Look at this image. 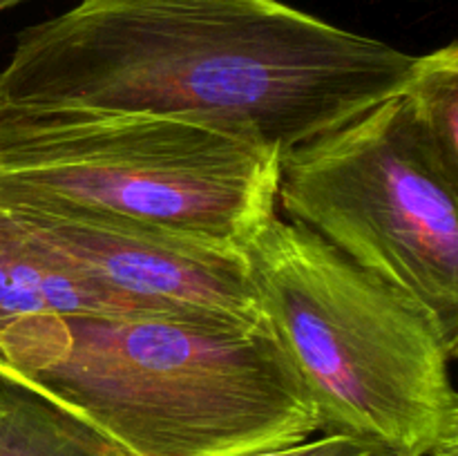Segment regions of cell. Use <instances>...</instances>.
<instances>
[{
    "label": "cell",
    "instance_id": "1",
    "mask_svg": "<svg viewBox=\"0 0 458 456\" xmlns=\"http://www.w3.org/2000/svg\"><path fill=\"white\" fill-rule=\"evenodd\" d=\"M416 63L282 0H76L18 34L0 110L186 121L282 159L403 94Z\"/></svg>",
    "mask_w": 458,
    "mask_h": 456
},
{
    "label": "cell",
    "instance_id": "2",
    "mask_svg": "<svg viewBox=\"0 0 458 456\" xmlns=\"http://www.w3.org/2000/svg\"><path fill=\"white\" fill-rule=\"evenodd\" d=\"M0 380L128 456H244L320 434L316 405L268 322L18 317L0 325Z\"/></svg>",
    "mask_w": 458,
    "mask_h": 456
},
{
    "label": "cell",
    "instance_id": "3",
    "mask_svg": "<svg viewBox=\"0 0 458 456\" xmlns=\"http://www.w3.org/2000/svg\"><path fill=\"white\" fill-rule=\"evenodd\" d=\"M242 253L264 320L316 405L320 434L410 456L458 450L456 351L432 311L277 213Z\"/></svg>",
    "mask_w": 458,
    "mask_h": 456
},
{
    "label": "cell",
    "instance_id": "4",
    "mask_svg": "<svg viewBox=\"0 0 458 456\" xmlns=\"http://www.w3.org/2000/svg\"><path fill=\"white\" fill-rule=\"evenodd\" d=\"M280 156L159 116L0 110V201L52 204L242 249L277 213Z\"/></svg>",
    "mask_w": 458,
    "mask_h": 456
},
{
    "label": "cell",
    "instance_id": "5",
    "mask_svg": "<svg viewBox=\"0 0 458 456\" xmlns=\"http://www.w3.org/2000/svg\"><path fill=\"white\" fill-rule=\"evenodd\" d=\"M458 170L403 94L280 159L277 210L423 304L458 353Z\"/></svg>",
    "mask_w": 458,
    "mask_h": 456
},
{
    "label": "cell",
    "instance_id": "6",
    "mask_svg": "<svg viewBox=\"0 0 458 456\" xmlns=\"http://www.w3.org/2000/svg\"><path fill=\"white\" fill-rule=\"evenodd\" d=\"M76 275L161 313L262 325L242 249L52 204L0 201Z\"/></svg>",
    "mask_w": 458,
    "mask_h": 456
},
{
    "label": "cell",
    "instance_id": "7",
    "mask_svg": "<svg viewBox=\"0 0 458 456\" xmlns=\"http://www.w3.org/2000/svg\"><path fill=\"white\" fill-rule=\"evenodd\" d=\"M161 313L119 298L38 244L0 204V325L34 316H146Z\"/></svg>",
    "mask_w": 458,
    "mask_h": 456
},
{
    "label": "cell",
    "instance_id": "8",
    "mask_svg": "<svg viewBox=\"0 0 458 456\" xmlns=\"http://www.w3.org/2000/svg\"><path fill=\"white\" fill-rule=\"evenodd\" d=\"M0 456H128L45 398L0 380Z\"/></svg>",
    "mask_w": 458,
    "mask_h": 456
},
{
    "label": "cell",
    "instance_id": "9",
    "mask_svg": "<svg viewBox=\"0 0 458 456\" xmlns=\"http://www.w3.org/2000/svg\"><path fill=\"white\" fill-rule=\"evenodd\" d=\"M403 97L443 161L458 170V45L420 54Z\"/></svg>",
    "mask_w": 458,
    "mask_h": 456
},
{
    "label": "cell",
    "instance_id": "10",
    "mask_svg": "<svg viewBox=\"0 0 458 456\" xmlns=\"http://www.w3.org/2000/svg\"><path fill=\"white\" fill-rule=\"evenodd\" d=\"M387 447L349 434H320L289 445L268 447L244 456H387Z\"/></svg>",
    "mask_w": 458,
    "mask_h": 456
},
{
    "label": "cell",
    "instance_id": "11",
    "mask_svg": "<svg viewBox=\"0 0 458 456\" xmlns=\"http://www.w3.org/2000/svg\"><path fill=\"white\" fill-rule=\"evenodd\" d=\"M18 3H22V0H0V12H3V9L13 7V4H18Z\"/></svg>",
    "mask_w": 458,
    "mask_h": 456
}]
</instances>
